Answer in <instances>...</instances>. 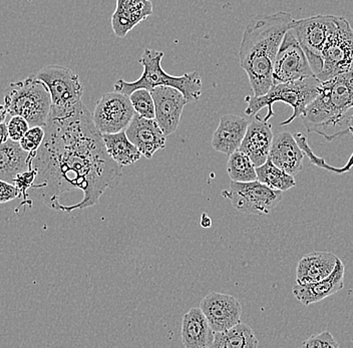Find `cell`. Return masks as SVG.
Listing matches in <instances>:
<instances>
[{"mask_svg":"<svg viewBox=\"0 0 353 348\" xmlns=\"http://www.w3.org/2000/svg\"><path fill=\"white\" fill-rule=\"evenodd\" d=\"M43 127L32 165L37 179L28 196L68 213L98 204L119 182L123 167L108 154L88 108L81 101L66 109L52 107Z\"/></svg>","mask_w":353,"mask_h":348,"instance_id":"obj_1","label":"cell"},{"mask_svg":"<svg viewBox=\"0 0 353 348\" xmlns=\"http://www.w3.org/2000/svg\"><path fill=\"white\" fill-rule=\"evenodd\" d=\"M273 138L272 125L260 116H255V120L249 123L239 150L251 158L257 168L268 158Z\"/></svg>","mask_w":353,"mask_h":348,"instance_id":"obj_16","label":"cell"},{"mask_svg":"<svg viewBox=\"0 0 353 348\" xmlns=\"http://www.w3.org/2000/svg\"><path fill=\"white\" fill-rule=\"evenodd\" d=\"M311 76H316L294 32L290 28L284 35L276 56L273 68V85Z\"/></svg>","mask_w":353,"mask_h":348,"instance_id":"obj_11","label":"cell"},{"mask_svg":"<svg viewBox=\"0 0 353 348\" xmlns=\"http://www.w3.org/2000/svg\"><path fill=\"white\" fill-rule=\"evenodd\" d=\"M30 125L26 119L21 116H11L8 122V134H10V140L14 142H19L22 136L26 135V132L30 130Z\"/></svg>","mask_w":353,"mask_h":348,"instance_id":"obj_31","label":"cell"},{"mask_svg":"<svg viewBox=\"0 0 353 348\" xmlns=\"http://www.w3.org/2000/svg\"><path fill=\"white\" fill-rule=\"evenodd\" d=\"M304 155L294 136L289 132H282L273 138L268 158L278 168L291 176H296L303 168Z\"/></svg>","mask_w":353,"mask_h":348,"instance_id":"obj_19","label":"cell"},{"mask_svg":"<svg viewBox=\"0 0 353 348\" xmlns=\"http://www.w3.org/2000/svg\"><path fill=\"white\" fill-rule=\"evenodd\" d=\"M125 131L129 140L149 160L165 146V136L154 119L143 118L136 112Z\"/></svg>","mask_w":353,"mask_h":348,"instance_id":"obj_15","label":"cell"},{"mask_svg":"<svg viewBox=\"0 0 353 348\" xmlns=\"http://www.w3.org/2000/svg\"><path fill=\"white\" fill-rule=\"evenodd\" d=\"M37 153H28L19 142L6 141L0 145V180L13 183L19 174L32 168Z\"/></svg>","mask_w":353,"mask_h":348,"instance_id":"obj_22","label":"cell"},{"mask_svg":"<svg viewBox=\"0 0 353 348\" xmlns=\"http://www.w3.org/2000/svg\"><path fill=\"white\" fill-rule=\"evenodd\" d=\"M44 136H46V131L43 127L41 125L30 127L26 135L19 141V144L28 153H37V150L43 144Z\"/></svg>","mask_w":353,"mask_h":348,"instance_id":"obj_29","label":"cell"},{"mask_svg":"<svg viewBox=\"0 0 353 348\" xmlns=\"http://www.w3.org/2000/svg\"><path fill=\"white\" fill-rule=\"evenodd\" d=\"M248 125V120L242 116L235 114L221 116L219 125L212 138V147L219 153L230 156L241 146Z\"/></svg>","mask_w":353,"mask_h":348,"instance_id":"obj_20","label":"cell"},{"mask_svg":"<svg viewBox=\"0 0 353 348\" xmlns=\"http://www.w3.org/2000/svg\"><path fill=\"white\" fill-rule=\"evenodd\" d=\"M344 273L345 267L341 259L337 260L336 266L330 276L319 282L310 284H296L293 287V294L297 300L308 306L311 304L320 303V301L341 291L343 288Z\"/></svg>","mask_w":353,"mask_h":348,"instance_id":"obj_18","label":"cell"},{"mask_svg":"<svg viewBox=\"0 0 353 348\" xmlns=\"http://www.w3.org/2000/svg\"><path fill=\"white\" fill-rule=\"evenodd\" d=\"M259 345L250 326L239 323L230 329L215 332L211 348H256Z\"/></svg>","mask_w":353,"mask_h":348,"instance_id":"obj_25","label":"cell"},{"mask_svg":"<svg viewBox=\"0 0 353 348\" xmlns=\"http://www.w3.org/2000/svg\"><path fill=\"white\" fill-rule=\"evenodd\" d=\"M48 89L52 98V107L66 109L81 101L83 85L79 76L63 65H52L44 67L35 74Z\"/></svg>","mask_w":353,"mask_h":348,"instance_id":"obj_10","label":"cell"},{"mask_svg":"<svg viewBox=\"0 0 353 348\" xmlns=\"http://www.w3.org/2000/svg\"><path fill=\"white\" fill-rule=\"evenodd\" d=\"M282 193L269 188L258 180L246 183L232 181L230 189L223 192V195L239 212L262 216L274 210L282 201Z\"/></svg>","mask_w":353,"mask_h":348,"instance_id":"obj_9","label":"cell"},{"mask_svg":"<svg viewBox=\"0 0 353 348\" xmlns=\"http://www.w3.org/2000/svg\"><path fill=\"white\" fill-rule=\"evenodd\" d=\"M300 118L308 133L330 142L346 134L353 135V72L322 81L319 96Z\"/></svg>","mask_w":353,"mask_h":348,"instance_id":"obj_3","label":"cell"},{"mask_svg":"<svg viewBox=\"0 0 353 348\" xmlns=\"http://www.w3.org/2000/svg\"><path fill=\"white\" fill-rule=\"evenodd\" d=\"M154 103V120L165 136L175 133L188 103L180 90L172 87H158L151 90Z\"/></svg>","mask_w":353,"mask_h":348,"instance_id":"obj_14","label":"cell"},{"mask_svg":"<svg viewBox=\"0 0 353 348\" xmlns=\"http://www.w3.org/2000/svg\"><path fill=\"white\" fill-rule=\"evenodd\" d=\"M256 173L257 180L273 190L285 192L290 190L296 185L294 176H291L283 170L278 168L269 158L262 166L256 168Z\"/></svg>","mask_w":353,"mask_h":348,"instance_id":"obj_26","label":"cell"},{"mask_svg":"<svg viewBox=\"0 0 353 348\" xmlns=\"http://www.w3.org/2000/svg\"><path fill=\"white\" fill-rule=\"evenodd\" d=\"M227 172L234 182H253L257 180L256 167L251 158L240 150L229 156Z\"/></svg>","mask_w":353,"mask_h":348,"instance_id":"obj_27","label":"cell"},{"mask_svg":"<svg viewBox=\"0 0 353 348\" xmlns=\"http://www.w3.org/2000/svg\"><path fill=\"white\" fill-rule=\"evenodd\" d=\"M214 332H222L241 323L242 307L232 295L211 292L200 303Z\"/></svg>","mask_w":353,"mask_h":348,"instance_id":"obj_13","label":"cell"},{"mask_svg":"<svg viewBox=\"0 0 353 348\" xmlns=\"http://www.w3.org/2000/svg\"><path fill=\"white\" fill-rule=\"evenodd\" d=\"M301 347L305 348H339V343L330 331H323L317 336H311L304 341Z\"/></svg>","mask_w":353,"mask_h":348,"instance_id":"obj_30","label":"cell"},{"mask_svg":"<svg viewBox=\"0 0 353 348\" xmlns=\"http://www.w3.org/2000/svg\"><path fill=\"white\" fill-rule=\"evenodd\" d=\"M292 15L279 12L258 15L247 24L239 48L240 65L248 76L254 96H263L273 85V68Z\"/></svg>","mask_w":353,"mask_h":348,"instance_id":"obj_2","label":"cell"},{"mask_svg":"<svg viewBox=\"0 0 353 348\" xmlns=\"http://www.w3.org/2000/svg\"><path fill=\"white\" fill-rule=\"evenodd\" d=\"M134 108L130 96L121 92H107L97 103L92 120L101 134L125 131L134 118Z\"/></svg>","mask_w":353,"mask_h":348,"instance_id":"obj_12","label":"cell"},{"mask_svg":"<svg viewBox=\"0 0 353 348\" xmlns=\"http://www.w3.org/2000/svg\"><path fill=\"white\" fill-rule=\"evenodd\" d=\"M341 17L314 15L307 19H293L290 28L303 48L315 76L322 68V50L339 25Z\"/></svg>","mask_w":353,"mask_h":348,"instance_id":"obj_7","label":"cell"},{"mask_svg":"<svg viewBox=\"0 0 353 348\" xmlns=\"http://www.w3.org/2000/svg\"><path fill=\"white\" fill-rule=\"evenodd\" d=\"M130 100L134 112L145 119H154V103L152 92L149 90L138 89L130 94Z\"/></svg>","mask_w":353,"mask_h":348,"instance_id":"obj_28","label":"cell"},{"mask_svg":"<svg viewBox=\"0 0 353 348\" xmlns=\"http://www.w3.org/2000/svg\"><path fill=\"white\" fill-rule=\"evenodd\" d=\"M103 139L110 157L121 167L134 164L143 156L138 147L129 140L125 131L103 134Z\"/></svg>","mask_w":353,"mask_h":348,"instance_id":"obj_24","label":"cell"},{"mask_svg":"<svg viewBox=\"0 0 353 348\" xmlns=\"http://www.w3.org/2000/svg\"><path fill=\"white\" fill-rule=\"evenodd\" d=\"M164 56V52L160 50L145 48L140 59V63L143 68L142 76L132 83L120 79L114 83V90L130 96L134 90L138 89L151 92L154 88L172 87L180 90L188 103L198 101L202 94V79L198 72L181 76H171L163 70L161 65Z\"/></svg>","mask_w":353,"mask_h":348,"instance_id":"obj_4","label":"cell"},{"mask_svg":"<svg viewBox=\"0 0 353 348\" xmlns=\"http://www.w3.org/2000/svg\"><path fill=\"white\" fill-rule=\"evenodd\" d=\"M4 105L10 116H21L30 127H44L52 109V98L43 81L35 76L11 83L4 94Z\"/></svg>","mask_w":353,"mask_h":348,"instance_id":"obj_6","label":"cell"},{"mask_svg":"<svg viewBox=\"0 0 353 348\" xmlns=\"http://www.w3.org/2000/svg\"><path fill=\"white\" fill-rule=\"evenodd\" d=\"M201 226L203 228H210L212 226V221L210 219V217L207 214H203L202 220H201Z\"/></svg>","mask_w":353,"mask_h":348,"instance_id":"obj_35","label":"cell"},{"mask_svg":"<svg viewBox=\"0 0 353 348\" xmlns=\"http://www.w3.org/2000/svg\"><path fill=\"white\" fill-rule=\"evenodd\" d=\"M28 2H32L33 0H28Z\"/></svg>","mask_w":353,"mask_h":348,"instance_id":"obj_37","label":"cell"},{"mask_svg":"<svg viewBox=\"0 0 353 348\" xmlns=\"http://www.w3.org/2000/svg\"><path fill=\"white\" fill-rule=\"evenodd\" d=\"M321 85L322 81L317 76L273 85L263 96H247L245 98L247 103L245 114L249 116H255L258 112L267 108L268 112L263 120L268 122L274 116L273 105L275 103H284L293 109L292 116L280 123V125L284 127L303 114L309 103L319 96Z\"/></svg>","mask_w":353,"mask_h":348,"instance_id":"obj_5","label":"cell"},{"mask_svg":"<svg viewBox=\"0 0 353 348\" xmlns=\"http://www.w3.org/2000/svg\"><path fill=\"white\" fill-rule=\"evenodd\" d=\"M10 140V134H8V123L0 124V145Z\"/></svg>","mask_w":353,"mask_h":348,"instance_id":"obj_34","label":"cell"},{"mask_svg":"<svg viewBox=\"0 0 353 348\" xmlns=\"http://www.w3.org/2000/svg\"><path fill=\"white\" fill-rule=\"evenodd\" d=\"M37 172L34 169L30 168L23 173L19 174L15 180L13 181L12 184L19 189L21 196L23 195L24 198H28V192L32 188L33 183L37 179Z\"/></svg>","mask_w":353,"mask_h":348,"instance_id":"obj_32","label":"cell"},{"mask_svg":"<svg viewBox=\"0 0 353 348\" xmlns=\"http://www.w3.org/2000/svg\"><path fill=\"white\" fill-rule=\"evenodd\" d=\"M183 345L187 348H211L215 332L200 307L192 308L182 323Z\"/></svg>","mask_w":353,"mask_h":348,"instance_id":"obj_21","label":"cell"},{"mask_svg":"<svg viewBox=\"0 0 353 348\" xmlns=\"http://www.w3.org/2000/svg\"><path fill=\"white\" fill-rule=\"evenodd\" d=\"M153 14L151 0H117L112 28L118 37H125L132 28Z\"/></svg>","mask_w":353,"mask_h":348,"instance_id":"obj_17","label":"cell"},{"mask_svg":"<svg viewBox=\"0 0 353 348\" xmlns=\"http://www.w3.org/2000/svg\"><path fill=\"white\" fill-rule=\"evenodd\" d=\"M8 109H6V105H0V124L6 122V116H8Z\"/></svg>","mask_w":353,"mask_h":348,"instance_id":"obj_36","label":"cell"},{"mask_svg":"<svg viewBox=\"0 0 353 348\" xmlns=\"http://www.w3.org/2000/svg\"><path fill=\"white\" fill-rule=\"evenodd\" d=\"M339 257L330 252H312L305 255L296 268V283H315L330 276L336 266Z\"/></svg>","mask_w":353,"mask_h":348,"instance_id":"obj_23","label":"cell"},{"mask_svg":"<svg viewBox=\"0 0 353 348\" xmlns=\"http://www.w3.org/2000/svg\"><path fill=\"white\" fill-rule=\"evenodd\" d=\"M19 197L21 193L12 183L0 180V204H6Z\"/></svg>","mask_w":353,"mask_h":348,"instance_id":"obj_33","label":"cell"},{"mask_svg":"<svg viewBox=\"0 0 353 348\" xmlns=\"http://www.w3.org/2000/svg\"><path fill=\"white\" fill-rule=\"evenodd\" d=\"M322 68L317 78L321 81L339 74L353 72V28L344 17L322 50Z\"/></svg>","mask_w":353,"mask_h":348,"instance_id":"obj_8","label":"cell"}]
</instances>
